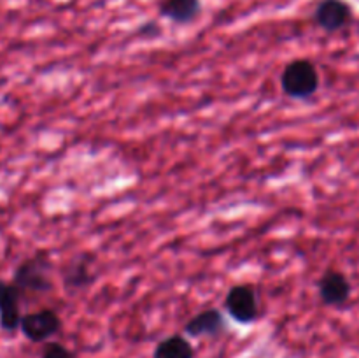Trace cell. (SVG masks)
I'll list each match as a JSON object with an SVG mask.
<instances>
[{"instance_id":"cell-1","label":"cell","mask_w":359,"mask_h":358,"mask_svg":"<svg viewBox=\"0 0 359 358\" xmlns=\"http://www.w3.org/2000/svg\"><path fill=\"white\" fill-rule=\"evenodd\" d=\"M319 84H321V79H319L318 67L311 60H293L284 67L280 74L283 91L287 97L297 98V100L311 98L319 90Z\"/></svg>"},{"instance_id":"cell-2","label":"cell","mask_w":359,"mask_h":358,"mask_svg":"<svg viewBox=\"0 0 359 358\" xmlns=\"http://www.w3.org/2000/svg\"><path fill=\"white\" fill-rule=\"evenodd\" d=\"M53 263L46 253H37L14 269L11 283L21 291H34V293H46L53 290Z\"/></svg>"},{"instance_id":"cell-3","label":"cell","mask_w":359,"mask_h":358,"mask_svg":"<svg viewBox=\"0 0 359 358\" xmlns=\"http://www.w3.org/2000/svg\"><path fill=\"white\" fill-rule=\"evenodd\" d=\"M226 312L241 325H251L258 319L259 305L256 290L251 284H235L224 298Z\"/></svg>"},{"instance_id":"cell-4","label":"cell","mask_w":359,"mask_h":358,"mask_svg":"<svg viewBox=\"0 0 359 358\" xmlns=\"http://www.w3.org/2000/svg\"><path fill=\"white\" fill-rule=\"evenodd\" d=\"M20 330L32 343H46L62 330V318L53 309H39L23 314Z\"/></svg>"},{"instance_id":"cell-5","label":"cell","mask_w":359,"mask_h":358,"mask_svg":"<svg viewBox=\"0 0 359 358\" xmlns=\"http://www.w3.org/2000/svg\"><path fill=\"white\" fill-rule=\"evenodd\" d=\"M312 18L321 30L333 34L353 23L354 11L347 0H321L316 6Z\"/></svg>"},{"instance_id":"cell-6","label":"cell","mask_w":359,"mask_h":358,"mask_svg":"<svg viewBox=\"0 0 359 358\" xmlns=\"http://www.w3.org/2000/svg\"><path fill=\"white\" fill-rule=\"evenodd\" d=\"M351 291H353L351 281L340 270H326L318 283L319 298L323 304L332 307L346 304L351 298Z\"/></svg>"},{"instance_id":"cell-7","label":"cell","mask_w":359,"mask_h":358,"mask_svg":"<svg viewBox=\"0 0 359 358\" xmlns=\"http://www.w3.org/2000/svg\"><path fill=\"white\" fill-rule=\"evenodd\" d=\"M224 330H226V319H224L223 312L216 307L198 312L184 325V332L189 337H195V339H198V337H216L223 333Z\"/></svg>"},{"instance_id":"cell-8","label":"cell","mask_w":359,"mask_h":358,"mask_svg":"<svg viewBox=\"0 0 359 358\" xmlns=\"http://www.w3.org/2000/svg\"><path fill=\"white\" fill-rule=\"evenodd\" d=\"M160 16L175 25H189L202 14V0H161Z\"/></svg>"},{"instance_id":"cell-9","label":"cell","mask_w":359,"mask_h":358,"mask_svg":"<svg viewBox=\"0 0 359 358\" xmlns=\"http://www.w3.org/2000/svg\"><path fill=\"white\" fill-rule=\"evenodd\" d=\"M21 295H23V291L11 283L6 298L0 304V329L6 330V332H14V330L20 329L21 318H23L20 309Z\"/></svg>"},{"instance_id":"cell-10","label":"cell","mask_w":359,"mask_h":358,"mask_svg":"<svg viewBox=\"0 0 359 358\" xmlns=\"http://www.w3.org/2000/svg\"><path fill=\"white\" fill-rule=\"evenodd\" d=\"M63 288H65L67 293H77V291L84 290V288L90 286L95 281V274L91 272L90 263L84 258L76 260L69 265L67 272L63 274Z\"/></svg>"},{"instance_id":"cell-11","label":"cell","mask_w":359,"mask_h":358,"mask_svg":"<svg viewBox=\"0 0 359 358\" xmlns=\"http://www.w3.org/2000/svg\"><path fill=\"white\" fill-rule=\"evenodd\" d=\"M196 351L184 336H170L154 347L153 358H195Z\"/></svg>"},{"instance_id":"cell-12","label":"cell","mask_w":359,"mask_h":358,"mask_svg":"<svg viewBox=\"0 0 359 358\" xmlns=\"http://www.w3.org/2000/svg\"><path fill=\"white\" fill-rule=\"evenodd\" d=\"M41 358H77L72 350L60 343H48L42 350Z\"/></svg>"},{"instance_id":"cell-13","label":"cell","mask_w":359,"mask_h":358,"mask_svg":"<svg viewBox=\"0 0 359 358\" xmlns=\"http://www.w3.org/2000/svg\"><path fill=\"white\" fill-rule=\"evenodd\" d=\"M139 34L151 37V35H153V34H160V28H158V25L154 23V21H151V23H146L142 28H140Z\"/></svg>"},{"instance_id":"cell-14","label":"cell","mask_w":359,"mask_h":358,"mask_svg":"<svg viewBox=\"0 0 359 358\" xmlns=\"http://www.w3.org/2000/svg\"><path fill=\"white\" fill-rule=\"evenodd\" d=\"M9 286H11V283H6V281L0 279V304H2L4 298H6L7 291H9Z\"/></svg>"}]
</instances>
